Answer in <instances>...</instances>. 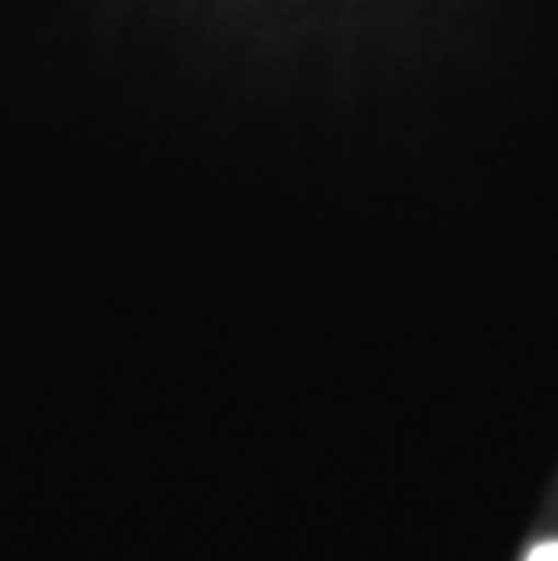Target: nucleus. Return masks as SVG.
Listing matches in <instances>:
<instances>
[{
	"instance_id": "obj_1",
	"label": "nucleus",
	"mask_w": 558,
	"mask_h": 561,
	"mask_svg": "<svg viewBox=\"0 0 558 561\" xmlns=\"http://www.w3.org/2000/svg\"><path fill=\"white\" fill-rule=\"evenodd\" d=\"M526 561H558V540H551V543H540V547H533Z\"/></svg>"
}]
</instances>
